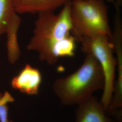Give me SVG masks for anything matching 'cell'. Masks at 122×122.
<instances>
[{"label":"cell","mask_w":122,"mask_h":122,"mask_svg":"<svg viewBox=\"0 0 122 122\" xmlns=\"http://www.w3.org/2000/svg\"><path fill=\"white\" fill-rule=\"evenodd\" d=\"M71 5V0L57 15L50 11L38 14L27 48L37 52L40 61L53 65L60 59V50L72 32Z\"/></svg>","instance_id":"6da1fadb"},{"label":"cell","mask_w":122,"mask_h":122,"mask_svg":"<svg viewBox=\"0 0 122 122\" xmlns=\"http://www.w3.org/2000/svg\"><path fill=\"white\" fill-rule=\"evenodd\" d=\"M104 86V76L100 63L86 53L83 62L74 72L57 79L52 84L54 93L62 105H78Z\"/></svg>","instance_id":"7a4b0ae2"},{"label":"cell","mask_w":122,"mask_h":122,"mask_svg":"<svg viewBox=\"0 0 122 122\" xmlns=\"http://www.w3.org/2000/svg\"><path fill=\"white\" fill-rule=\"evenodd\" d=\"M108 8L105 0H72L71 21L76 40L82 37L105 36L110 38Z\"/></svg>","instance_id":"3957f363"},{"label":"cell","mask_w":122,"mask_h":122,"mask_svg":"<svg viewBox=\"0 0 122 122\" xmlns=\"http://www.w3.org/2000/svg\"><path fill=\"white\" fill-rule=\"evenodd\" d=\"M78 41L81 44L83 52L95 57L103 71L104 86L100 101L107 110L113 94L117 69V61L109 38L105 36L82 37Z\"/></svg>","instance_id":"277c9868"},{"label":"cell","mask_w":122,"mask_h":122,"mask_svg":"<svg viewBox=\"0 0 122 122\" xmlns=\"http://www.w3.org/2000/svg\"><path fill=\"white\" fill-rule=\"evenodd\" d=\"M42 81V76L39 69L27 64L13 77L11 86L23 94L33 96L39 93Z\"/></svg>","instance_id":"5b68a950"},{"label":"cell","mask_w":122,"mask_h":122,"mask_svg":"<svg viewBox=\"0 0 122 122\" xmlns=\"http://www.w3.org/2000/svg\"><path fill=\"white\" fill-rule=\"evenodd\" d=\"M109 115L94 96L78 105L75 111L76 122H115Z\"/></svg>","instance_id":"8992f818"},{"label":"cell","mask_w":122,"mask_h":122,"mask_svg":"<svg viewBox=\"0 0 122 122\" xmlns=\"http://www.w3.org/2000/svg\"><path fill=\"white\" fill-rule=\"evenodd\" d=\"M70 0H13L18 14H39L53 12Z\"/></svg>","instance_id":"52a82bcc"},{"label":"cell","mask_w":122,"mask_h":122,"mask_svg":"<svg viewBox=\"0 0 122 122\" xmlns=\"http://www.w3.org/2000/svg\"><path fill=\"white\" fill-rule=\"evenodd\" d=\"M21 19L17 13H15L10 19L5 34L6 36V50L9 62L14 64L20 57L21 51L18 41V32Z\"/></svg>","instance_id":"ba28073f"},{"label":"cell","mask_w":122,"mask_h":122,"mask_svg":"<svg viewBox=\"0 0 122 122\" xmlns=\"http://www.w3.org/2000/svg\"><path fill=\"white\" fill-rule=\"evenodd\" d=\"M15 13L13 0H0V36L5 34L10 19Z\"/></svg>","instance_id":"9c48e42d"},{"label":"cell","mask_w":122,"mask_h":122,"mask_svg":"<svg viewBox=\"0 0 122 122\" xmlns=\"http://www.w3.org/2000/svg\"><path fill=\"white\" fill-rule=\"evenodd\" d=\"M14 101V98L9 92L0 93V122H9L8 105Z\"/></svg>","instance_id":"30bf717a"},{"label":"cell","mask_w":122,"mask_h":122,"mask_svg":"<svg viewBox=\"0 0 122 122\" xmlns=\"http://www.w3.org/2000/svg\"><path fill=\"white\" fill-rule=\"evenodd\" d=\"M9 122H14L12 121H9Z\"/></svg>","instance_id":"8fae6325"},{"label":"cell","mask_w":122,"mask_h":122,"mask_svg":"<svg viewBox=\"0 0 122 122\" xmlns=\"http://www.w3.org/2000/svg\"></svg>","instance_id":"7c38bea8"}]
</instances>
